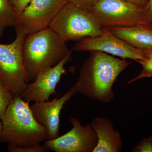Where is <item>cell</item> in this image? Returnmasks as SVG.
Returning <instances> with one entry per match:
<instances>
[{
    "label": "cell",
    "instance_id": "obj_25",
    "mask_svg": "<svg viewBox=\"0 0 152 152\" xmlns=\"http://www.w3.org/2000/svg\"></svg>",
    "mask_w": 152,
    "mask_h": 152
},
{
    "label": "cell",
    "instance_id": "obj_17",
    "mask_svg": "<svg viewBox=\"0 0 152 152\" xmlns=\"http://www.w3.org/2000/svg\"><path fill=\"white\" fill-rule=\"evenodd\" d=\"M8 151L10 152H45L49 151L44 146L40 145L31 146L18 147L9 145Z\"/></svg>",
    "mask_w": 152,
    "mask_h": 152
},
{
    "label": "cell",
    "instance_id": "obj_8",
    "mask_svg": "<svg viewBox=\"0 0 152 152\" xmlns=\"http://www.w3.org/2000/svg\"><path fill=\"white\" fill-rule=\"evenodd\" d=\"M73 49L77 51H99L121 58L137 61L147 58L140 50L129 45L104 27H103L102 33L99 35L78 41Z\"/></svg>",
    "mask_w": 152,
    "mask_h": 152
},
{
    "label": "cell",
    "instance_id": "obj_26",
    "mask_svg": "<svg viewBox=\"0 0 152 152\" xmlns=\"http://www.w3.org/2000/svg\"></svg>",
    "mask_w": 152,
    "mask_h": 152
},
{
    "label": "cell",
    "instance_id": "obj_13",
    "mask_svg": "<svg viewBox=\"0 0 152 152\" xmlns=\"http://www.w3.org/2000/svg\"><path fill=\"white\" fill-rule=\"evenodd\" d=\"M115 36L140 50L152 47V24H139L124 27L107 28Z\"/></svg>",
    "mask_w": 152,
    "mask_h": 152
},
{
    "label": "cell",
    "instance_id": "obj_11",
    "mask_svg": "<svg viewBox=\"0 0 152 152\" xmlns=\"http://www.w3.org/2000/svg\"><path fill=\"white\" fill-rule=\"evenodd\" d=\"M77 93V86H73L64 96L53 100L35 102L30 106L33 115L37 121L45 129L48 140H53L59 137L60 114L67 101Z\"/></svg>",
    "mask_w": 152,
    "mask_h": 152
},
{
    "label": "cell",
    "instance_id": "obj_4",
    "mask_svg": "<svg viewBox=\"0 0 152 152\" xmlns=\"http://www.w3.org/2000/svg\"><path fill=\"white\" fill-rule=\"evenodd\" d=\"M16 36L10 44H0V80L15 95H21L31 79L26 70L23 47L26 33L15 27Z\"/></svg>",
    "mask_w": 152,
    "mask_h": 152
},
{
    "label": "cell",
    "instance_id": "obj_2",
    "mask_svg": "<svg viewBox=\"0 0 152 152\" xmlns=\"http://www.w3.org/2000/svg\"><path fill=\"white\" fill-rule=\"evenodd\" d=\"M29 102L16 95L1 120L0 142L18 147L40 145L48 140L45 129L37 121Z\"/></svg>",
    "mask_w": 152,
    "mask_h": 152
},
{
    "label": "cell",
    "instance_id": "obj_15",
    "mask_svg": "<svg viewBox=\"0 0 152 152\" xmlns=\"http://www.w3.org/2000/svg\"><path fill=\"white\" fill-rule=\"evenodd\" d=\"M15 96L0 80V120L1 121L4 116L7 109Z\"/></svg>",
    "mask_w": 152,
    "mask_h": 152
},
{
    "label": "cell",
    "instance_id": "obj_16",
    "mask_svg": "<svg viewBox=\"0 0 152 152\" xmlns=\"http://www.w3.org/2000/svg\"><path fill=\"white\" fill-rule=\"evenodd\" d=\"M137 62L141 65L142 69L138 75L128 82L129 84L140 79L152 77V60L146 58L144 59L139 60Z\"/></svg>",
    "mask_w": 152,
    "mask_h": 152
},
{
    "label": "cell",
    "instance_id": "obj_21",
    "mask_svg": "<svg viewBox=\"0 0 152 152\" xmlns=\"http://www.w3.org/2000/svg\"><path fill=\"white\" fill-rule=\"evenodd\" d=\"M141 23L152 24V0H147L146 5L144 7Z\"/></svg>",
    "mask_w": 152,
    "mask_h": 152
},
{
    "label": "cell",
    "instance_id": "obj_14",
    "mask_svg": "<svg viewBox=\"0 0 152 152\" xmlns=\"http://www.w3.org/2000/svg\"><path fill=\"white\" fill-rule=\"evenodd\" d=\"M17 21L18 16L8 0H0V39L2 37L6 28L15 27Z\"/></svg>",
    "mask_w": 152,
    "mask_h": 152
},
{
    "label": "cell",
    "instance_id": "obj_20",
    "mask_svg": "<svg viewBox=\"0 0 152 152\" xmlns=\"http://www.w3.org/2000/svg\"><path fill=\"white\" fill-rule=\"evenodd\" d=\"M32 0H8L17 16L23 12Z\"/></svg>",
    "mask_w": 152,
    "mask_h": 152
},
{
    "label": "cell",
    "instance_id": "obj_12",
    "mask_svg": "<svg viewBox=\"0 0 152 152\" xmlns=\"http://www.w3.org/2000/svg\"><path fill=\"white\" fill-rule=\"evenodd\" d=\"M91 124L98 139L97 144L93 152L122 151L123 142L121 134L114 129L111 121L103 117H97Z\"/></svg>",
    "mask_w": 152,
    "mask_h": 152
},
{
    "label": "cell",
    "instance_id": "obj_10",
    "mask_svg": "<svg viewBox=\"0 0 152 152\" xmlns=\"http://www.w3.org/2000/svg\"><path fill=\"white\" fill-rule=\"evenodd\" d=\"M71 50L64 58L57 65L43 71L33 82L28 83L21 96L25 101L34 102L49 101L50 96L56 94V87L63 75L66 74L65 65L72 60Z\"/></svg>",
    "mask_w": 152,
    "mask_h": 152
},
{
    "label": "cell",
    "instance_id": "obj_9",
    "mask_svg": "<svg viewBox=\"0 0 152 152\" xmlns=\"http://www.w3.org/2000/svg\"><path fill=\"white\" fill-rule=\"evenodd\" d=\"M67 0H32L22 13L18 17L15 27L21 28L27 34L49 28Z\"/></svg>",
    "mask_w": 152,
    "mask_h": 152
},
{
    "label": "cell",
    "instance_id": "obj_1",
    "mask_svg": "<svg viewBox=\"0 0 152 152\" xmlns=\"http://www.w3.org/2000/svg\"><path fill=\"white\" fill-rule=\"evenodd\" d=\"M90 53L75 84L77 93L100 102L110 103L115 97L114 84L132 61L99 51Z\"/></svg>",
    "mask_w": 152,
    "mask_h": 152
},
{
    "label": "cell",
    "instance_id": "obj_7",
    "mask_svg": "<svg viewBox=\"0 0 152 152\" xmlns=\"http://www.w3.org/2000/svg\"><path fill=\"white\" fill-rule=\"evenodd\" d=\"M72 129L53 140H47L44 146L55 152H93L98 142L97 136L91 124L82 125L77 118L70 119Z\"/></svg>",
    "mask_w": 152,
    "mask_h": 152
},
{
    "label": "cell",
    "instance_id": "obj_23",
    "mask_svg": "<svg viewBox=\"0 0 152 152\" xmlns=\"http://www.w3.org/2000/svg\"><path fill=\"white\" fill-rule=\"evenodd\" d=\"M128 1L137 4L140 6L144 7L146 5L147 3V0H126Z\"/></svg>",
    "mask_w": 152,
    "mask_h": 152
},
{
    "label": "cell",
    "instance_id": "obj_3",
    "mask_svg": "<svg viewBox=\"0 0 152 152\" xmlns=\"http://www.w3.org/2000/svg\"><path fill=\"white\" fill-rule=\"evenodd\" d=\"M70 51L66 42L50 28L28 35L23 45V57L31 80L43 71L57 65Z\"/></svg>",
    "mask_w": 152,
    "mask_h": 152
},
{
    "label": "cell",
    "instance_id": "obj_24",
    "mask_svg": "<svg viewBox=\"0 0 152 152\" xmlns=\"http://www.w3.org/2000/svg\"><path fill=\"white\" fill-rule=\"evenodd\" d=\"M2 129V122L1 121H0V132L1 130Z\"/></svg>",
    "mask_w": 152,
    "mask_h": 152
},
{
    "label": "cell",
    "instance_id": "obj_19",
    "mask_svg": "<svg viewBox=\"0 0 152 152\" xmlns=\"http://www.w3.org/2000/svg\"><path fill=\"white\" fill-rule=\"evenodd\" d=\"M132 152H152V136L143 139L135 147Z\"/></svg>",
    "mask_w": 152,
    "mask_h": 152
},
{
    "label": "cell",
    "instance_id": "obj_6",
    "mask_svg": "<svg viewBox=\"0 0 152 152\" xmlns=\"http://www.w3.org/2000/svg\"><path fill=\"white\" fill-rule=\"evenodd\" d=\"M143 10L126 0H99L89 12L102 27H124L140 23Z\"/></svg>",
    "mask_w": 152,
    "mask_h": 152
},
{
    "label": "cell",
    "instance_id": "obj_18",
    "mask_svg": "<svg viewBox=\"0 0 152 152\" xmlns=\"http://www.w3.org/2000/svg\"><path fill=\"white\" fill-rule=\"evenodd\" d=\"M98 1L99 0H67L68 3H70L77 7L89 12L94 7Z\"/></svg>",
    "mask_w": 152,
    "mask_h": 152
},
{
    "label": "cell",
    "instance_id": "obj_5",
    "mask_svg": "<svg viewBox=\"0 0 152 152\" xmlns=\"http://www.w3.org/2000/svg\"><path fill=\"white\" fill-rule=\"evenodd\" d=\"M49 28L66 42L96 37L101 34L103 28L91 12L68 2L59 11Z\"/></svg>",
    "mask_w": 152,
    "mask_h": 152
},
{
    "label": "cell",
    "instance_id": "obj_22",
    "mask_svg": "<svg viewBox=\"0 0 152 152\" xmlns=\"http://www.w3.org/2000/svg\"><path fill=\"white\" fill-rule=\"evenodd\" d=\"M140 50L145 55L147 58L152 60V47L144 48Z\"/></svg>",
    "mask_w": 152,
    "mask_h": 152
}]
</instances>
